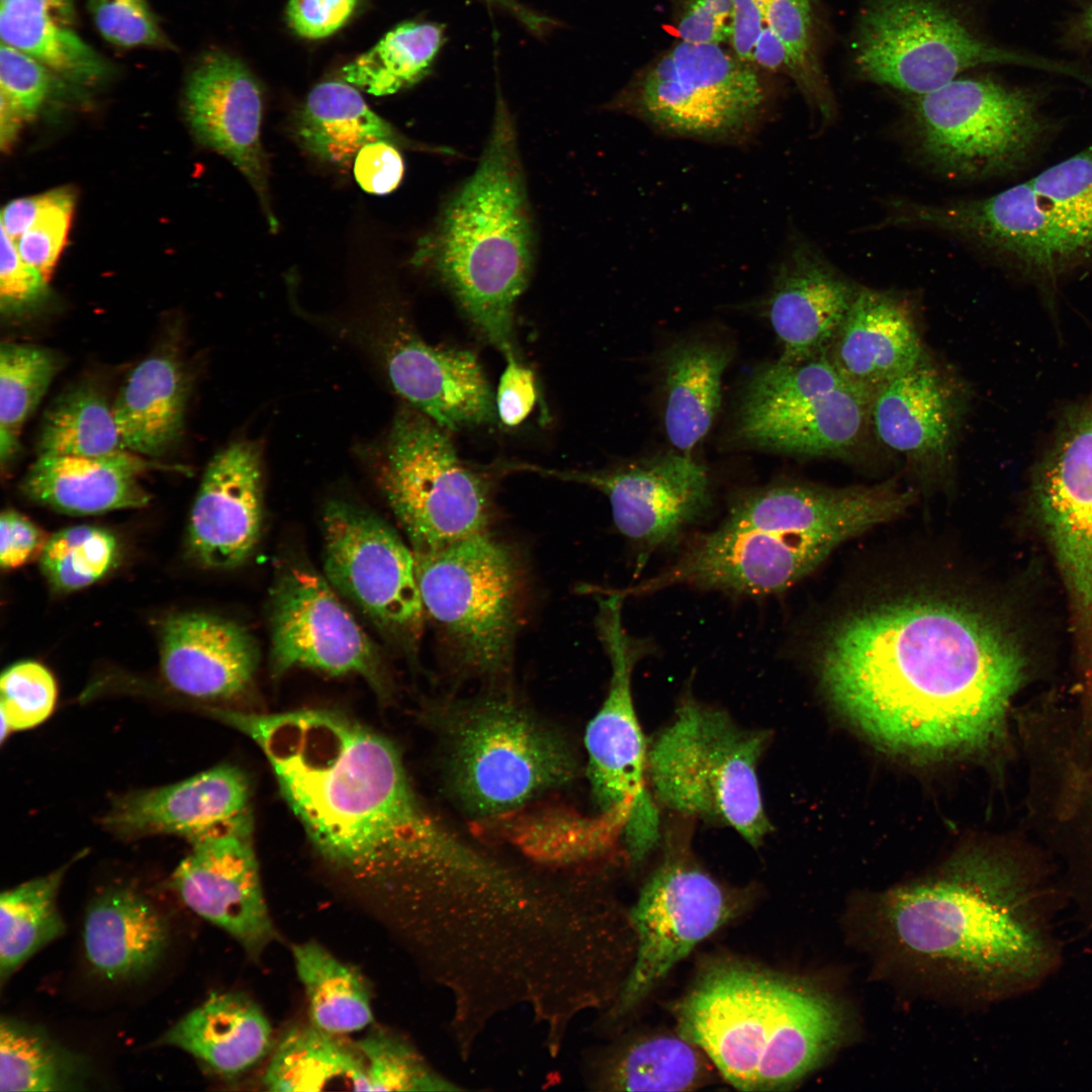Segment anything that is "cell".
<instances>
[{
  "instance_id": "6da1fadb",
  "label": "cell",
  "mask_w": 1092,
  "mask_h": 1092,
  "mask_svg": "<svg viewBox=\"0 0 1092 1092\" xmlns=\"http://www.w3.org/2000/svg\"><path fill=\"white\" fill-rule=\"evenodd\" d=\"M211 714L259 746L310 843L335 868L380 882L406 907L446 900L491 870L495 852L436 814L395 745L358 721L323 709Z\"/></svg>"
},
{
  "instance_id": "7a4b0ae2",
  "label": "cell",
  "mask_w": 1092,
  "mask_h": 1092,
  "mask_svg": "<svg viewBox=\"0 0 1092 1092\" xmlns=\"http://www.w3.org/2000/svg\"><path fill=\"white\" fill-rule=\"evenodd\" d=\"M832 701L888 748L939 753L1001 733L1024 671L990 616L961 600L915 596L856 611L825 634L817 656Z\"/></svg>"
},
{
  "instance_id": "3957f363",
  "label": "cell",
  "mask_w": 1092,
  "mask_h": 1092,
  "mask_svg": "<svg viewBox=\"0 0 1092 1092\" xmlns=\"http://www.w3.org/2000/svg\"><path fill=\"white\" fill-rule=\"evenodd\" d=\"M414 263L429 265L477 330L506 357L514 352V308L532 272L534 232L515 126L497 97L489 139L474 173Z\"/></svg>"
},
{
  "instance_id": "277c9868",
  "label": "cell",
  "mask_w": 1092,
  "mask_h": 1092,
  "mask_svg": "<svg viewBox=\"0 0 1092 1092\" xmlns=\"http://www.w3.org/2000/svg\"><path fill=\"white\" fill-rule=\"evenodd\" d=\"M681 1035L741 1090L794 1084L845 1035L829 996L798 981L741 965L712 968L677 1009Z\"/></svg>"
},
{
  "instance_id": "5b68a950",
  "label": "cell",
  "mask_w": 1092,
  "mask_h": 1092,
  "mask_svg": "<svg viewBox=\"0 0 1092 1092\" xmlns=\"http://www.w3.org/2000/svg\"><path fill=\"white\" fill-rule=\"evenodd\" d=\"M877 912L897 951L966 979L1021 981L1046 964V945L1020 889L988 860L972 858L937 879L893 891Z\"/></svg>"
},
{
  "instance_id": "8992f818",
  "label": "cell",
  "mask_w": 1092,
  "mask_h": 1092,
  "mask_svg": "<svg viewBox=\"0 0 1092 1092\" xmlns=\"http://www.w3.org/2000/svg\"><path fill=\"white\" fill-rule=\"evenodd\" d=\"M441 785L468 818L489 823L520 812L578 777L581 761L564 729L508 687L430 705Z\"/></svg>"
},
{
  "instance_id": "52a82bcc",
  "label": "cell",
  "mask_w": 1092,
  "mask_h": 1092,
  "mask_svg": "<svg viewBox=\"0 0 1092 1092\" xmlns=\"http://www.w3.org/2000/svg\"><path fill=\"white\" fill-rule=\"evenodd\" d=\"M838 544L817 533L791 482L738 493L719 526L699 536L670 566L626 595L687 585L731 595L781 593L809 574Z\"/></svg>"
},
{
  "instance_id": "ba28073f",
  "label": "cell",
  "mask_w": 1092,
  "mask_h": 1092,
  "mask_svg": "<svg viewBox=\"0 0 1092 1092\" xmlns=\"http://www.w3.org/2000/svg\"><path fill=\"white\" fill-rule=\"evenodd\" d=\"M768 739L767 730L744 728L727 712L686 696L648 748L654 799L759 845L771 827L757 779Z\"/></svg>"
},
{
  "instance_id": "9c48e42d",
  "label": "cell",
  "mask_w": 1092,
  "mask_h": 1092,
  "mask_svg": "<svg viewBox=\"0 0 1092 1092\" xmlns=\"http://www.w3.org/2000/svg\"><path fill=\"white\" fill-rule=\"evenodd\" d=\"M426 615L461 674L500 679L512 664L524 574L513 550L488 531L413 550Z\"/></svg>"
},
{
  "instance_id": "30bf717a",
  "label": "cell",
  "mask_w": 1092,
  "mask_h": 1092,
  "mask_svg": "<svg viewBox=\"0 0 1092 1092\" xmlns=\"http://www.w3.org/2000/svg\"><path fill=\"white\" fill-rule=\"evenodd\" d=\"M762 73L723 44L678 40L641 68L607 108L666 135L742 145L770 108Z\"/></svg>"
},
{
  "instance_id": "8fae6325",
  "label": "cell",
  "mask_w": 1092,
  "mask_h": 1092,
  "mask_svg": "<svg viewBox=\"0 0 1092 1092\" xmlns=\"http://www.w3.org/2000/svg\"><path fill=\"white\" fill-rule=\"evenodd\" d=\"M908 97V129L916 153L933 170L954 178L1017 171L1054 130L1033 92L987 77H958Z\"/></svg>"
},
{
  "instance_id": "7c38bea8",
  "label": "cell",
  "mask_w": 1092,
  "mask_h": 1092,
  "mask_svg": "<svg viewBox=\"0 0 1092 1092\" xmlns=\"http://www.w3.org/2000/svg\"><path fill=\"white\" fill-rule=\"evenodd\" d=\"M852 52L861 79L908 96L931 92L970 69L991 64L1076 74L990 43L954 0H866Z\"/></svg>"
},
{
  "instance_id": "4fadbf2b",
  "label": "cell",
  "mask_w": 1092,
  "mask_h": 1092,
  "mask_svg": "<svg viewBox=\"0 0 1092 1092\" xmlns=\"http://www.w3.org/2000/svg\"><path fill=\"white\" fill-rule=\"evenodd\" d=\"M874 398L849 384L828 355L759 366L744 384L736 436L752 448L851 459L874 437Z\"/></svg>"
},
{
  "instance_id": "5bb4252c",
  "label": "cell",
  "mask_w": 1092,
  "mask_h": 1092,
  "mask_svg": "<svg viewBox=\"0 0 1092 1092\" xmlns=\"http://www.w3.org/2000/svg\"><path fill=\"white\" fill-rule=\"evenodd\" d=\"M380 483L413 550L487 531V476L460 458L449 431L410 405L398 411L386 438Z\"/></svg>"
},
{
  "instance_id": "9a60e30c",
  "label": "cell",
  "mask_w": 1092,
  "mask_h": 1092,
  "mask_svg": "<svg viewBox=\"0 0 1092 1092\" xmlns=\"http://www.w3.org/2000/svg\"><path fill=\"white\" fill-rule=\"evenodd\" d=\"M623 599L611 592L598 600L597 628L611 678L603 704L585 728L584 770L598 813L629 810L622 836L631 859L639 861L659 836L658 814L647 788L648 748L632 695L634 667L651 645L625 629Z\"/></svg>"
},
{
  "instance_id": "2e32d148",
  "label": "cell",
  "mask_w": 1092,
  "mask_h": 1092,
  "mask_svg": "<svg viewBox=\"0 0 1092 1092\" xmlns=\"http://www.w3.org/2000/svg\"><path fill=\"white\" fill-rule=\"evenodd\" d=\"M323 534L330 584L381 631L414 648L426 613L413 549L385 521L344 500L325 508Z\"/></svg>"
},
{
  "instance_id": "e0dca14e",
  "label": "cell",
  "mask_w": 1092,
  "mask_h": 1092,
  "mask_svg": "<svg viewBox=\"0 0 1092 1092\" xmlns=\"http://www.w3.org/2000/svg\"><path fill=\"white\" fill-rule=\"evenodd\" d=\"M563 481L588 485L604 493L618 531L646 560L679 541L712 507V485L705 465L692 454L670 452L599 470H558L514 465Z\"/></svg>"
},
{
  "instance_id": "ac0fdd59",
  "label": "cell",
  "mask_w": 1092,
  "mask_h": 1092,
  "mask_svg": "<svg viewBox=\"0 0 1092 1092\" xmlns=\"http://www.w3.org/2000/svg\"><path fill=\"white\" fill-rule=\"evenodd\" d=\"M270 665L274 675L301 667L357 674L387 689L377 648L325 576L303 564L283 567L270 597Z\"/></svg>"
},
{
  "instance_id": "d6986e66",
  "label": "cell",
  "mask_w": 1092,
  "mask_h": 1092,
  "mask_svg": "<svg viewBox=\"0 0 1092 1092\" xmlns=\"http://www.w3.org/2000/svg\"><path fill=\"white\" fill-rule=\"evenodd\" d=\"M726 915L722 887L696 864L687 849L682 852L671 844L630 912L637 953L611 1009L612 1017L636 1005Z\"/></svg>"
},
{
  "instance_id": "ffe728a7",
  "label": "cell",
  "mask_w": 1092,
  "mask_h": 1092,
  "mask_svg": "<svg viewBox=\"0 0 1092 1092\" xmlns=\"http://www.w3.org/2000/svg\"><path fill=\"white\" fill-rule=\"evenodd\" d=\"M970 396L963 378L925 350L875 396L874 437L921 478H937L953 463Z\"/></svg>"
},
{
  "instance_id": "44dd1931",
  "label": "cell",
  "mask_w": 1092,
  "mask_h": 1092,
  "mask_svg": "<svg viewBox=\"0 0 1092 1092\" xmlns=\"http://www.w3.org/2000/svg\"><path fill=\"white\" fill-rule=\"evenodd\" d=\"M1033 496L1065 579L1092 615V393L1064 414Z\"/></svg>"
},
{
  "instance_id": "7402d4cb",
  "label": "cell",
  "mask_w": 1092,
  "mask_h": 1092,
  "mask_svg": "<svg viewBox=\"0 0 1092 1092\" xmlns=\"http://www.w3.org/2000/svg\"><path fill=\"white\" fill-rule=\"evenodd\" d=\"M252 818L191 842L171 888L200 917L258 952L275 937L252 839Z\"/></svg>"
},
{
  "instance_id": "603a6c76",
  "label": "cell",
  "mask_w": 1092,
  "mask_h": 1092,
  "mask_svg": "<svg viewBox=\"0 0 1092 1092\" xmlns=\"http://www.w3.org/2000/svg\"><path fill=\"white\" fill-rule=\"evenodd\" d=\"M859 288L814 244L793 236L762 301L782 348L778 360L800 363L826 355Z\"/></svg>"
},
{
  "instance_id": "cb8c5ba5",
  "label": "cell",
  "mask_w": 1092,
  "mask_h": 1092,
  "mask_svg": "<svg viewBox=\"0 0 1092 1092\" xmlns=\"http://www.w3.org/2000/svg\"><path fill=\"white\" fill-rule=\"evenodd\" d=\"M816 0H733L728 48L763 73L789 77L823 125L836 103L821 62Z\"/></svg>"
},
{
  "instance_id": "d4e9b609",
  "label": "cell",
  "mask_w": 1092,
  "mask_h": 1092,
  "mask_svg": "<svg viewBox=\"0 0 1092 1092\" xmlns=\"http://www.w3.org/2000/svg\"><path fill=\"white\" fill-rule=\"evenodd\" d=\"M184 106L195 135L245 175L274 226L261 145L262 93L249 69L224 52L204 55L187 78Z\"/></svg>"
},
{
  "instance_id": "484cf974",
  "label": "cell",
  "mask_w": 1092,
  "mask_h": 1092,
  "mask_svg": "<svg viewBox=\"0 0 1092 1092\" xmlns=\"http://www.w3.org/2000/svg\"><path fill=\"white\" fill-rule=\"evenodd\" d=\"M263 523L260 446L236 441L209 461L191 508L188 545L214 569L236 567L255 550Z\"/></svg>"
},
{
  "instance_id": "4316f807",
  "label": "cell",
  "mask_w": 1092,
  "mask_h": 1092,
  "mask_svg": "<svg viewBox=\"0 0 1092 1092\" xmlns=\"http://www.w3.org/2000/svg\"><path fill=\"white\" fill-rule=\"evenodd\" d=\"M384 359L395 391L443 429H469L494 419V396L472 352L433 346L404 331L393 337Z\"/></svg>"
},
{
  "instance_id": "83f0119b",
  "label": "cell",
  "mask_w": 1092,
  "mask_h": 1092,
  "mask_svg": "<svg viewBox=\"0 0 1092 1092\" xmlns=\"http://www.w3.org/2000/svg\"><path fill=\"white\" fill-rule=\"evenodd\" d=\"M244 771L221 764L179 783L127 795L105 817L122 835L174 834L189 841L251 818Z\"/></svg>"
},
{
  "instance_id": "f1b7e54d",
  "label": "cell",
  "mask_w": 1092,
  "mask_h": 1092,
  "mask_svg": "<svg viewBox=\"0 0 1092 1092\" xmlns=\"http://www.w3.org/2000/svg\"><path fill=\"white\" fill-rule=\"evenodd\" d=\"M161 634L162 673L177 692L202 700H229L250 688L259 650L243 626L192 612L169 617Z\"/></svg>"
},
{
  "instance_id": "f546056e",
  "label": "cell",
  "mask_w": 1092,
  "mask_h": 1092,
  "mask_svg": "<svg viewBox=\"0 0 1092 1092\" xmlns=\"http://www.w3.org/2000/svg\"><path fill=\"white\" fill-rule=\"evenodd\" d=\"M924 351L912 302L897 291L860 285L827 355L849 384L875 398Z\"/></svg>"
},
{
  "instance_id": "4dcf8cb0",
  "label": "cell",
  "mask_w": 1092,
  "mask_h": 1092,
  "mask_svg": "<svg viewBox=\"0 0 1092 1092\" xmlns=\"http://www.w3.org/2000/svg\"><path fill=\"white\" fill-rule=\"evenodd\" d=\"M155 467L128 450L94 457L38 455L21 489L30 499L64 514L136 509L150 500L139 477Z\"/></svg>"
},
{
  "instance_id": "1f68e13d",
  "label": "cell",
  "mask_w": 1092,
  "mask_h": 1092,
  "mask_svg": "<svg viewBox=\"0 0 1092 1092\" xmlns=\"http://www.w3.org/2000/svg\"><path fill=\"white\" fill-rule=\"evenodd\" d=\"M169 941L163 914L127 888L105 891L88 906L83 943L92 969L110 981L146 976L161 960Z\"/></svg>"
},
{
  "instance_id": "d6a6232c",
  "label": "cell",
  "mask_w": 1092,
  "mask_h": 1092,
  "mask_svg": "<svg viewBox=\"0 0 1092 1092\" xmlns=\"http://www.w3.org/2000/svg\"><path fill=\"white\" fill-rule=\"evenodd\" d=\"M271 1042V1025L263 1011L249 997L235 992L210 994L159 1040L226 1077L254 1067L268 1054Z\"/></svg>"
},
{
  "instance_id": "836d02e7",
  "label": "cell",
  "mask_w": 1092,
  "mask_h": 1092,
  "mask_svg": "<svg viewBox=\"0 0 1092 1092\" xmlns=\"http://www.w3.org/2000/svg\"><path fill=\"white\" fill-rule=\"evenodd\" d=\"M188 388L173 355L155 354L135 366L112 404L124 447L149 457L170 451L182 436Z\"/></svg>"
},
{
  "instance_id": "e575fe53",
  "label": "cell",
  "mask_w": 1092,
  "mask_h": 1092,
  "mask_svg": "<svg viewBox=\"0 0 1092 1092\" xmlns=\"http://www.w3.org/2000/svg\"><path fill=\"white\" fill-rule=\"evenodd\" d=\"M731 357L726 348L698 341L673 345L662 357L663 423L675 451L692 454L710 431Z\"/></svg>"
},
{
  "instance_id": "d590c367",
  "label": "cell",
  "mask_w": 1092,
  "mask_h": 1092,
  "mask_svg": "<svg viewBox=\"0 0 1092 1092\" xmlns=\"http://www.w3.org/2000/svg\"><path fill=\"white\" fill-rule=\"evenodd\" d=\"M630 812L617 810L580 817L568 812H546L491 822L504 827V834L524 859L539 867L592 873V863L623 835Z\"/></svg>"
},
{
  "instance_id": "8d00e7d4",
  "label": "cell",
  "mask_w": 1092,
  "mask_h": 1092,
  "mask_svg": "<svg viewBox=\"0 0 1092 1092\" xmlns=\"http://www.w3.org/2000/svg\"><path fill=\"white\" fill-rule=\"evenodd\" d=\"M393 129L368 106L356 87L342 81L316 85L309 92L296 124L302 146L315 157L336 165L350 163L371 142H396Z\"/></svg>"
},
{
  "instance_id": "74e56055",
  "label": "cell",
  "mask_w": 1092,
  "mask_h": 1092,
  "mask_svg": "<svg viewBox=\"0 0 1092 1092\" xmlns=\"http://www.w3.org/2000/svg\"><path fill=\"white\" fill-rule=\"evenodd\" d=\"M270 1091L343 1088L370 1091L363 1057L338 1035L313 1024L290 1029L281 1038L263 1076Z\"/></svg>"
},
{
  "instance_id": "f35d334b",
  "label": "cell",
  "mask_w": 1092,
  "mask_h": 1092,
  "mask_svg": "<svg viewBox=\"0 0 1092 1092\" xmlns=\"http://www.w3.org/2000/svg\"><path fill=\"white\" fill-rule=\"evenodd\" d=\"M73 25L29 0H1V42L34 58L65 81L93 84L111 64L78 35Z\"/></svg>"
},
{
  "instance_id": "ab89813d",
  "label": "cell",
  "mask_w": 1092,
  "mask_h": 1092,
  "mask_svg": "<svg viewBox=\"0 0 1092 1092\" xmlns=\"http://www.w3.org/2000/svg\"><path fill=\"white\" fill-rule=\"evenodd\" d=\"M704 1068L695 1043L682 1035H661L589 1060L584 1075L598 1089L684 1091L702 1084Z\"/></svg>"
},
{
  "instance_id": "60d3db41",
  "label": "cell",
  "mask_w": 1092,
  "mask_h": 1092,
  "mask_svg": "<svg viewBox=\"0 0 1092 1092\" xmlns=\"http://www.w3.org/2000/svg\"><path fill=\"white\" fill-rule=\"evenodd\" d=\"M89 1076L81 1055L44 1029L12 1016L0 1020V1090L78 1091Z\"/></svg>"
},
{
  "instance_id": "b9f144b4",
  "label": "cell",
  "mask_w": 1092,
  "mask_h": 1092,
  "mask_svg": "<svg viewBox=\"0 0 1092 1092\" xmlns=\"http://www.w3.org/2000/svg\"><path fill=\"white\" fill-rule=\"evenodd\" d=\"M292 954L307 997L311 1024L340 1035L371 1023L369 993L354 970L314 941L294 945Z\"/></svg>"
},
{
  "instance_id": "7bdbcfd3",
  "label": "cell",
  "mask_w": 1092,
  "mask_h": 1092,
  "mask_svg": "<svg viewBox=\"0 0 1092 1092\" xmlns=\"http://www.w3.org/2000/svg\"><path fill=\"white\" fill-rule=\"evenodd\" d=\"M444 26L406 21L341 70L348 84L375 95L393 94L429 73L444 43Z\"/></svg>"
},
{
  "instance_id": "ee69618b",
  "label": "cell",
  "mask_w": 1092,
  "mask_h": 1092,
  "mask_svg": "<svg viewBox=\"0 0 1092 1092\" xmlns=\"http://www.w3.org/2000/svg\"><path fill=\"white\" fill-rule=\"evenodd\" d=\"M66 867L3 891L0 896V979L3 984L29 958L66 929L57 895Z\"/></svg>"
},
{
  "instance_id": "f6af8a7d",
  "label": "cell",
  "mask_w": 1092,
  "mask_h": 1092,
  "mask_svg": "<svg viewBox=\"0 0 1092 1092\" xmlns=\"http://www.w3.org/2000/svg\"><path fill=\"white\" fill-rule=\"evenodd\" d=\"M36 449L38 455L89 457L127 450L112 404L89 384L70 388L55 399L42 418Z\"/></svg>"
},
{
  "instance_id": "bcb514c9",
  "label": "cell",
  "mask_w": 1092,
  "mask_h": 1092,
  "mask_svg": "<svg viewBox=\"0 0 1092 1092\" xmlns=\"http://www.w3.org/2000/svg\"><path fill=\"white\" fill-rule=\"evenodd\" d=\"M57 356L50 350L14 343L0 348V455L2 463L17 450L18 436L53 381Z\"/></svg>"
},
{
  "instance_id": "7dc6e473",
  "label": "cell",
  "mask_w": 1092,
  "mask_h": 1092,
  "mask_svg": "<svg viewBox=\"0 0 1092 1092\" xmlns=\"http://www.w3.org/2000/svg\"><path fill=\"white\" fill-rule=\"evenodd\" d=\"M370 1091H460L464 1088L433 1067L407 1039L386 1030L356 1042Z\"/></svg>"
},
{
  "instance_id": "c3c4849f",
  "label": "cell",
  "mask_w": 1092,
  "mask_h": 1092,
  "mask_svg": "<svg viewBox=\"0 0 1092 1092\" xmlns=\"http://www.w3.org/2000/svg\"><path fill=\"white\" fill-rule=\"evenodd\" d=\"M117 556L114 536L98 527L76 526L50 537L40 554L43 574L60 590H76L104 576Z\"/></svg>"
},
{
  "instance_id": "681fc988",
  "label": "cell",
  "mask_w": 1092,
  "mask_h": 1092,
  "mask_svg": "<svg viewBox=\"0 0 1092 1092\" xmlns=\"http://www.w3.org/2000/svg\"><path fill=\"white\" fill-rule=\"evenodd\" d=\"M2 723L9 730L37 726L53 712L57 687L52 673L34 661L17 662L0 680Z\"/></svg>"
},
{
  "instance_id": "f907efd6",
  "label": "cell",
  "mask_w": 1092,
  "mask_h": 1092,
  "mask_svg": "<svg viewBox=\"0 0 1092 1092\" xmlns=\"http://www.w3.org/2000/svg\"><path fill=\"white\" fill-rule=\"evenodd\" d=\"M88 10L99 33L113 46L174 49L148 0H88Z\"/></svg>"
},
{
  "instance_id": "816d5d0a",
  "label": "cell",
  "mask_w": 1092,
  "mask_h": 1092,
  "mask_svg": "<svg viewBox=\"0 0 1092 1092\" xmlns=\"http://www.w3.org/2000/svg\"><path fill=\"white\" fill-rule=\"evenodd\" d=\"M57 77L34 58L1 42L0 96L26 120L33 117L49 99Z\"/></svg>"
},
{
  "instance_id": "f5cc1de1",
  "label": "cell",
  "mask_w": 1092,
  "mask_h": 1092,
  "mask_svg": "<svg viewBox=\"0 0 1092 1092\" xmlns=\"http://www.w3.org/2000/svg\"><path fill=\"white\" fill-rule=\"evenodd\" d=\"M73 208V194L66 189H58L54 201L15 242L21 258L47 280L65 247Z\"/></svg>"
},
{
  "instance_id": "db71d44e",
  "label": "cell",
  "mask_w": 1092,
  "mask_h": 1092,
  "mask_svg": "<svg viewBox=\"0 0 1092 1092\" xmlns=\"http://www.w3.org/2000/svg\"><path fill=\"white\" fill-rule=\"evenodd\" d=\"M43 275L20 256L15 242L1 229L0 307L16 312L38 303L48 293Z\"/></svg>"
},
{
  "instance_id": "11a10c76",
  "label": "cell",
  "mask_w": 1092,
  "mask_h": 1092,
  "mask_svg": "<svg viewBox=\"0 0 1092 1092\" xmlns=\"http://www.w3.org/2000/svg\"><path fill=\"white\" fill-rule=\"evenodd\" d=\"M733 0H677L673 25L679 40L695 43L728 42Z\"/></svg>"
},
{
  "instance_id": "9f6ffc18",
  "label": "cell",
  "mask_w": 1092,
  "mask_h": 1092,
  "mask_svg": "<svg viewBox=\"0 0 1092 1092\" xmlns=\"http://www.w3.org/2000/svg\"><path fill=\"white\" fill-rule=\"evenodd\" d=\"M404 172L402 157L390 141L379 140L363 146L354 158L353 173L366 192L384 195L400 183Z\"/></svg>"
},
{
  "instance_id": "6f0895ef",
  "label": "cell",
  "mask_w": 1092,
  "mask_h": 1092,
  "mask_svg": "<svg viewBox=\"0 0 1092 1092\" xmlns=\"http://www.w3.org/2000/svg\"><path fill=\"white\" fill-rule=\"evenodd\" d=\"M507 358L494 396L495 413L504 426L515 428L532 413L537 400L534 372L515 356Z\"/></svg>"
},
{
  "instance_id": "680465c9",
  "label": "cell",
  "mask_w": 1092,
  "mask_h": 1092,
  "mask_svg": "<svg viewBox=\"0 0 1092 1092\" xmlns=\"http://www.w3.org/2000/svg\"><path fill=\"white\" fill-rule=\"evenodd\" d=\"M358 0H289L286 17L292 30L308 39L327 37L353 14Z\"/></svg>"
},
{
  "instance_id": "91938a15",
  "label": "cell",
  "mask_w": 1092,
  "mask_h": 1092,
  "mask_svg": "<svg viewBox=\"0 0 1092 1092\" xmlns=\"http://www.w3.org/2000/svg\"><path fill=\"white\" fill-rule=\"evenodd\" d=\"M50 536L29 519L14 511H4L0 519V564L19 567L40 556Z\"/></svg>"
},
{
  "instance_id": "94428289",
  "label": "cell",
  "mask_w": 1092,
  "mask_h": 1092,
  "mask_svg": "<svg viewBox=\"0 0 1092 1092\" xmlns=\"http://www.w3.org/2000/svg\"><path fill=\"white\" fill-rule=\"evenodd\" d=\"M58 189L10 201L2 209L1 229L16 242L54 201Z\"/></svg>"
},
{
  "instance_id": "6125c7cd",
  "label": "cell",
  "mask_w": 1092,
  "mask_h": 1092,
  "mask_svg": "<svg viewBox=\"0 0 1092 1092\" xmlns=\"http://www.w3.org/2000/svg\"><path fill=\"white\" fill-rule=\"evenodd\" d=\"M25 117L0 96V145L8 149L14 142Z\"/></svg>"
},
{
  "instance_id": "be15d7a7",
  "label": "cell",
  "mask_w": 1092,
  "mask_h": 1092,
  "mask_svg": "<svg viewBox=\"0 0 1092 1092\" xmlns=\"http://www.w3.org/2000/svg\"><path fill=\"white\" fill-rule=\"evenodd\" d=\"M34 3L40 4L51 9L56 15H58L63 21L68 24H75L76 21V6L75 0H29Z\"/></svg>"
},
{
  "instance_id": "e7e4bbea",
  "label": "cell",
  "mask_w": 1092,
  "mask_h": 1092,
  "mask_svg": "<svg viewBox=\"0 0 1092 1092\" xmlns=\"http://www.w3.org/2000/svg\"><path fill=\"white\" fill-rule=\"evenodd\" d=\"M1078 32L1083 39L1092 42V3L1087 7L1079 20Z\"/></svg>"
}]
</instances>
